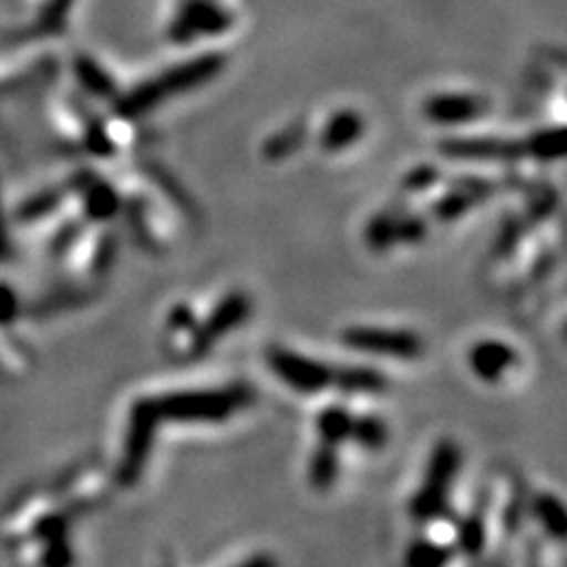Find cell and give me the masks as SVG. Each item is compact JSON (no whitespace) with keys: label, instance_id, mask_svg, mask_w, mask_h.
Masks as SVG:
<instances>
[{"label":"cell","instance_id":"obj_15","mask_svg":"<svg viewBox=\"0 0 567 567\" xmlns=\"http://www.w3.org/2000/svg\"><path fill=\"white\" fill-rule=\"evenodd\" d=\"M390 440L388 423L381 416L374 414H364V416H352L350 425V440L354 445H360L367 452H381Z\"/></svg>","mask_w":567,"mask_h":567},{"label":"cell","instance_id":"obj_8","mask_svg":"<svg viewBox=\"0 0 567 567\" xmlns=\"http://www.w3.org/2000/svg\"><path fill=\"white\" fill-rule=\"evenodd\" d=\"M254 312V300L244 291H229L220 303L210 310V315L202 324L194 327L189 333V354L192 358H202V354L210 352L213 346L220 343V339L237 331L248 317Z\"/></svg>","mask_w":567,"mask_h":567},{"label":"cell","instance_id":"obj_6","mask_svg":"<svg viewBox=\"0 0 567 567\" xmlns=\"http://www.w3.org/2000/svg\"><path fill=\"white\" fill-rule=\"evenodd\" d=\"M341 343L354 352L379 354L393 360H416L423 354V339L410 329L390 327H348L341 333Z\"/></svg>","mask_w":567,"mask_h":567},{"label":"cell","instance_id":"obj_11","mask_svg":"<svg viewBox=\"0 0 567 567\" xmlns=\"http://www.w3.org/2000/svg\"><path fill=\"white\" fill-rule=\"evenodd\" d=\"M518 364V350L504 341H481L468 350V367L485 383H499Z\"/></svg>","mask_w":567,"mask_h":567},{"label":"cell","instance_id":"obj_13","mask_svg":"<svg viewBox=\"0 0 567 567\" xmlns=\"http://www.w3.org/2000/svg\"><path fill=\"white\" fill-rule=\"evenodd\" d=\"M364 133V121L358 112H336V116L329 118V123L324 126V133L322 137H319V142H322V147L327 152H341L350 145H354Z\"/></svg>","mask_w":567,"mask_h":567},{"label":"cell","instance_id":"obj_4","mask_svg":"<svg viewBox=\"0 0 567 567\" xmlns=\"http://www.w3.org/2000/svg\"><path fill=\"white\" fill-rule=\"evenodd\" d=\"M162 423L164 421L158 416L156 398H137L131 404L126 437H123V454L116 468V481L123 487L135 485L142 473H145Z\"/></svg>","mask_w":567,"mask_h":567},{"label":"cell","instance_id":"obj_2","mask_svg":"<svg viewBox=\"0 0 567 567\" xmlns=\"http://www.w3.org/2000/svg\"><path fill=\"white\" fill-rule=\"evenodd\" d=\"M223 66H225V58L220 52H208V55H199L189 62L175 64L162 71L156 79L142 81L133 87V91L121 95L116 100V112L123 118L145 116L150 110H156V106L164 104L166 100L213 81L220 74Z\"/></svg>","mask_w":567,"mask_h":567},{"label":"cell","instance_id":"obj_19","mask_svg":"<svg viewBox=\"0 0 567 567\" xmlns=\"http://www.w3.org/2000/svg\"><path fill=\"white\" fill-rule=\"evenodd\" d=\"M454 551L429 539H416L404 554V567H447Z\"/></svg>","mask_w":567,"mask_h":567},{"label":"cell","instance_id":"obj_7","mask_svg":"<svg viewBox=\"0 0 567 567\" xmlns=\"http://www.w3.org/2000/svg\"><path fill=\"white\" fill-rule=\"evenodd\" d=\"M235 14L218 0H181L168 27V41L185 45L202 35H220L233 29Z\"/></svg>","mask_w":567,"mask_h":567},{"label":"cell","instance_id":"obj_12","mask_svg":"<svg viewBox=\"0 0 567 567\" xmlns=\"http://www.w3.org/2000/svg\"><path fill=\"white\" fill-rule=\"evenodd\" d=\"M333 388L346 395H379L388 388V377L371 367H343L333 369Z\"/></svg>","mask_w":567,"mask_h":567},{"label":"cell","instance_id":"obj_24","mask_svg":"<svg viewBox=\"0 0 567 567\" xmlns=\"http://www.w3.org/2000/svg\"><path fill=\"white\" fill-rule=\"evenodd\" d=\"M79 66H81L83 83L91 87L95 95H100V97H106V95H112V93L116 95V87H114L110 74H106V71H102L95 62L79 60Z\"/></svg>","mask_w":567,"mask_h":567},{"label":"cell","instance_id":"obj_10","mask_svg":"<svg viewBox=\"0 0 567 567\" xmlns=\"http://www.w3.org/2000/svg\"><path fill=\"white\" fill-rule=\"evenodd\" d=\"M487 112H489V102L481 95H468V93L433 95L423 104L425 118L431 123H437V126H461V123L483 118Z\"/></svg>","mask_w":567,"mask_h":567},{"label":"cell","instance_id":"obj_3","mask_svg":"<svg viewBox=\"0 0 567 567\" xmlns=\"http://www.w3.org/2000/svg\"><path fill=\"white\" fill-rule=\"evenodd\" d=\"M461 468V450L452 440H440L425 466L423 483L410 502L412 520L425 525L437 520L447 511L450 489Z\"/></svg>","mask_w":567,"mask_h":567},{"label":"cell","instance_id":"obj_9","mask_svg":"<svg viewBox=\"0 0 567 567\" xmlns=\"http://www.w3.org/2000/svg\"><path fill=\"white\" fill-rule=\"evenodd\" d=\"M440 152L461 162H518L527 156L525 140L504 137H452L442 142Z\"/></svg>","mask_w":567,"mask_h":567},{"label":"cell","instance_id":"obj_20","mask_svg":"<svg viewBox=\"0 0 567 567\" xmlns=\"http://www.w3.org/2000/svg\"><path fill=\"white\" fill-rule=\"evenodd\" d=\"M527 147V156L539 158V162H556V158L563 156L565 152V137H563V128H544L532 133L525 140Z\"/></svg>","mask_w":567,"mask_h":567},{"label":"cell","instance_id":"obj_18","mask_svg":"<svg viewBox=\"0 0 567 567\" xmlns=\"http://www.w3.org/2000/svg\"><path fill=\"white\" fill-rule=\"evenodd\" d=\"M398 216H400V210L388 208V210L377 213V216L369 220V225H367V233H364V239H367V244H369L371 251H379V254H383V251H388L390 246H395V244H398V237H395Z\"/></svg>","mask_w":567,"mask_h":567},{"label":"cell","instance_id":"obj_25","mask_svg":"<svg viewBox=\"0 0 567 567\" xmlns=\"http://www.w3.org/2000/svg\"><path fill=\"white\" fill-rule=\"evenodd\" d=\"M425 233H429V227H425V223L416 216H398V225H395V237H398V244H419Z\"/></svg>","mask_w":567,"mask_h":567},{"label":"cell","instance_id":"obj_1","mask_svg":"<svg viewBox=\"0 0 567 567\" xmlns=\"http://www.w3.org/2000/svg\"><path fill=\"white\" fill-rule=\"evenodd\" d=\"M256 390L248 383H229L218 388L175 390L156 398V410L164 423L213 425L225 423L256 402Z\"/></svg>","mask_w":567,"mask_h":567},{"label":"cell","instance_id":"obj_27","mask_svg":"<svg viewBox=\"0 0 567 567\" xmlns=\"http://www.w3.org/2000/svg\"><path fill=\"white\" fill-rule=\"evenodd\" d=\"M437 177H440L437 168H416L414 173L406 175L404 185L410 187L412 192H423L425 187H431L433 183H437Z\"/></svg>","mask_w":567,"mask_h":567},{"label":"cell","instance_id":"obj_5","mask_svg":"<svg viewBox=\"0 0 567 567\" xmlns=\"http://www.w3.org/2000/svg\"><path fill=\"white\" fill-rule=\"evenodd\" d=\"M268 367L279 383L298 395L312 398L333 388V369L329 364L287 346H272L268 350Z\"/></svg>","mask_w":567,"mask_h":567},{"label":"cell","instance_id":"obj_22","mask_svg":"<svg viewBox=\"0 0 567 567\" xmlns=\"http://www.w3.org/2000/svg\"><path fill=\"white\" fill-rule=\"evenodd\" d=\"M532 508H535V516L548 535L560 542L565 537V508L560 499H556L554 494H542Z\"/></svg>","mask_w":567,"mask_h":567},{"label":"cell","instance_id":"obj_26","mask_svg":"<svg viewBox=\"0 0 567 567\" xmlns=\"http://www.w3.org/2000/svg\"><path fill=\"white\" fill-rule=\"evenodd\" d=\"M168 327L173 333H192L197 322H194V312L187 306H175L168 315Z\"/></svg>","mask_w":567,"mask_h":567},{"label":"cell","instance_id":"obj_28","mask_svg":"<svg viewBox=\"0 0 567 567\" xmlns=\"http://www.w3.org/2000/svg\"><path fill=\"white\" fill-rule=\"evenodd\" d=\"M237 567H279V565H277V560L270 554H256V556H251L248 560L239 563Z\"/></svg>","mask_w":567,"mask_h":567},{"label":"cell","instance_id":"obj_17","mask_svg":"<svg viewBox=\"0 0 567 567\" xmlns=\"http://www.w3.org/2000/svg\"><path fill=\"white\" fill-rule=\"evenodd\" d=\"M485 544H487V523H485V516L481 513V508H477L464 523L458 525L456 546L464 556L477 558L483 554Z\"/></svg>","mask_w":567,"mask_h":567},{"label":"cell","instance_id":"obj_21","mask_svg":"<svg viewBox=\"0 0 567 567\" xmlns=\"http://www.w3.org/2000/svg\"><path fill=\"white\" fill-rule=\"evenodd\" d=\"M306 142V123H293L287 131L272 135L262 145V156L270 162H281V158L291 156L300 145Z\"/></svg>","mask_w":567,"mask_h":567},{"label":"cell","instance_id":"obj_23","mask_svg":"<svg viewBox=\"0 0 567 567\" xmlns=\"http://www.w3.org/2000/svg\"><path fill=\"white\" fill-rule=\"evenodd\" d=\"M116 210H118V197L112 187L106 185L87 187V197H85L87 218L95 223H104L110 220Z\"/></svg>","mask_w":567,"mask_h":567},{"label":"cell","instance_id":"obj_14","mask_svg":"<svg viewBox=\"0 0 567 567\" xmlns=\"http://www.w3.org/2000/svg\"><path fill=\"white\" fill-rule=\"evenodd\" d=\"M317 435L322 445L329 447H343L350 440V425H352V414L346 410L343 404H331L327 410L317 414Z\"/></svg>","mask_w":567,"mask_h":567},{"label":"cell","instance_id":"obj_16","mask_svg":"<svg viewBox=\"0 0 567 567\" xmlns=\"http://www.w3.org/2000/svg\"><path fill=\"white\" fill-rule=\"evenodd\" d=\"M341 473V456L339 447H329L319 442L312 458H310V485L319 492H327Z\"/></svg>","mask_w":567,"mask_h":567}]
</instances>
